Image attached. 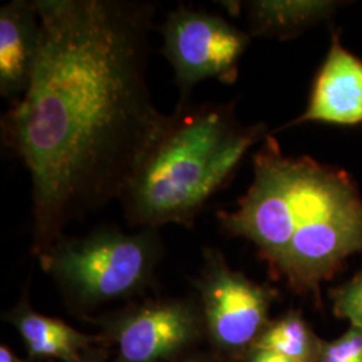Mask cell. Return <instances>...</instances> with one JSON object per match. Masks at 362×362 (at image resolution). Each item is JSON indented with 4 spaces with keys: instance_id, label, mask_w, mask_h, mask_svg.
Wrapping results in <instances>:
<instances>
[{
    "instance_id": "cell-1",
    "label": "cell",
    "mask_w": 362,
    "mask_h": 362,
    "mask_svg": "<svg viewBox=\"0 0 362 362\" xmlns=\"http://www.w3.org/2000/svg\"><path fill=\"white\" fill-rule=\"evenodd\" d=\"M30 85L1 119L33 185L34 251L73 220L119 200L167 115L146 79L155 7L128 0H37Z\"/></svg>"
},
{
    "instance_id": "cell-2",
    "label": "cell",
    "mask_w": 362,
    "mask_h": 362,
    "mask_svg": "<svg viewBox=\"0 0 362 362\" xmlns=\"http://www.w3.org/2000/svg\"><path fill=\"white\" fill-rule=\"evenodd\" d=\"M233 107L189 103L167 115L119 196L129 226L192 227L250 148L269 137L263 124H240Z\"/></svg>"
},
{
    "instance_id": "cell-3",
    "label": "cell",
    "mask_w": 362,
    "mask_h": 362,
    "mask_svg": "<svg viewBox=\"0 0 362 362\" xmlns=\"http://www.w3.org/2000/svg\"><path fill=\"white\" fill-rule=\"evenodd\" d=\"M297 230L275 274L298 293H318L354 254H362V197L349 175L315 161Z\"/></svg>"
},
{
    "instance_id": "cell-4",
    "label": "cell",
    "mask_w": 362,
    "mask_h": 362,
    "mask_svg": "<svg viewBox=\"0 0 362 362\" xmlns=\"http://www.w3.org/2000/svg\"><path fill=\"white\" fill-rule=\"evenodd\" d=\"M160 254L157 228L127 233L101 227L82 238L59 236L40 254V262L67 299L86 308L143 290Z\"/></svg>"
},
{
    "instance_id": "cell-5",
    "label": "cell",
    "mask_w": 362,
    "mask_h": 362,
    "mask_svg": "<svg viewBox=\"0 0 362 362\" xmlns=\"http://www.w3.org/2000/svg\"><path fill=\"white\" fill-rule=\"evenodd\" d=\"M309 163L310 157L284 155L269 134L254 156V181L246 194L233 212H218L221 228L252 242L274 272L296 233Z\"/></svg>"
},
{
    "instance_id": "cell-6",
    "label": "cell",
    "mask_w": 362,
    "mask_h": 362,
    "mask_svg": "<svg viewBox=\"0 0 362 362\" xmlns=\"http://www.w3.org/2000/svg\"><path fill=\"white\" fill-rule=\"evenodd\" d=\"M161 52L168 59L179 89L176 106L189 104L194 86L207 79L231 85L251 35L218 13L179 6L161 26Z\"/></svg>"
},
{
    "instance_id": "cell-7",
    "label": "cell",
    "mask_w": 362,
    "mask_h": 362,
    "mask_svg": "<svg viewBox=\"0 0 362 362\" xmlns=\"http://www.w3.org/2000/svg\"><path fill=\"white\" fill-rule=\"evenodd\" d=\"M211 336L223 349L250 351L270 324L275 291L233 270L221 252L206 251V266L196 282Z\"/></svg>"
},
{
    "instance_id": "cell-8",
    "label": "cell",
    "mask_w": 362,
    "mask_h": 362,
    "mask_svg": "<svg viewBox=\"0 0 362 362\" xmlns=\"http://www.w3.org/2000/svg\"><path fill=\"white\" fill-rule=\"evenodd\" d=\"M194 327L191 305L180 300L148 303L121 324L119 356L124 362H158L188 344Z\"/></svg>"
},
{
    "instance_id": "cell-9",
    "label": "cell",
    "mask_w": 362,
    "mask_h": 362,
    "mask_svg": "<svg viewBox=\"0 0 362 362\" xmlns=\"http://www.w3.org/2000/svg\"><path fill=\"white\" fill-rule=\"evenodd\" d=\"M303 122L362 125V59L348 52L337 37L314 78L305 112L291 125Z\"/></svg>"
},
{
    "instance_id": "cell-10",
    "label": "cell",
    "mask_w": 362,
    "mask_h": 362,
    "mask_svg": "<svg viewBox=\"0 0 362 362\" xmlns=\"http://www.w3.org/2000/svg\"><path fill=\"white\" fill-rule=\"evenodd\" d=\"M40 47L37 0H13L0 8V94L10 104L27 90Z\"/></svg>"
},
{
    "instance_id": "cell-11",
    "label": "cell",
    "mask_w": 362,
    "mask_h": 362,
    "mask_svg": "<svg viewBox=\"0 0 362 362\" xmlns=\"http://www.w3.org/2000/svg\"><path fill=\"white\" fill-rule=\"evenodd\" d=\"M337 1L255 0L247 3L251 37L290 39L330 16Z\"/></svg>"
},
{
    "instance_id": "cell-12",
    "label": "cell",
    "mask_w": 362,
    "mask_h": 362,
    "mask_svg": "<svg viewBox=\"0 0 362 362\" xmlns=\"http://www.w3.org/2000/svg\"><path fill=\"white\" fill-rule=\"evenodd\" d=\"M10 320L23 337L30 353L37 357L77 362L78 350L90 339L59 320L30 310L26 302L13 310Z\"/></svg>"
},
{
    "instance_id": "cell-13",
    "label": "cell",
    "mask_w": 362,
    "mask_h": 362,
    "mask_svg": "<svg viewBox=\"0 0 362 362\" xmlns=\"http://www.w3.org/2000/svg\"><path fill=\"white\" fill-rule=\"evenodd\" d=\"M324 339L311 330L305 318L291 311L270 322L252 349L272 350L298 362H315Z\"/></svg>"
},
{
    "instance_id": "cell-14",
    "label": "cell",
    "mask_w": 362,
    "mask_h": 362,
    "mask_svg": "<svg viewBox=\"0 0 362 362\" xmlns=\"http://www.w3.org/2000/svg\"><path fill=\"white\" fill-rule=\"evenodd\" d=\"M332 299L338 320L362 329V269L346 284L333 290Z\"/></svg>"
},
{
    "instance_id": "cell-15",
    "label": "cell",
    "mask_w": 362,
    "mask_h": 362,
    "mask_svg": "<svg viewBox=\"0 0 362 362\" xmlns=\"http://www.w3.org/2000/svg\"><path fill=\"white\" fill-rule=\"evenodd\" d=\"M315 362H362V329H349L333 341H324Z\"/></svg>"
},
{
    "instance_id": "cell-16",
    "label": "cell",
    "mask_w": 362,
    "mask_h": 362,
    "mask_svg": "<svg viewBox=\"0 0 362 362\" xmlns=\"http://www.w3.org/2000/svg\"><path fill=\"white\" fill-rule=\"evenodd\" d=\"M248 361L250 362H298L275 353L272 350L251 349L248 351Z\"/></svg>"
},
{
    "instance_id": "cell-17",
    "label": "cell",
    "mask_w": 362,
    "mask_h": 362,
    "mask_svg": "<svg viewBox=\"0 0 362 362\" xmlns=\"http://www.w3.org/2000/svg\"><path fill=\"white\" fill-rule=\"evenodd\" d=\"M0 362H25L21 360L18 356H15L7 346L1 345L0 348Z\"/></svg>"
},
{
    "instance_id": "cell-18",
    "label": "cell",
    "mask_w": 362,
    "mask_h": 362,
    "mask_svg": "<svg viewBox=\"0 0 362 362\" xmlns=\"http://www.w3.org/2000/svg\"><path fill=\"white\" fill-rule=\"evenodd\" d=\"M77 362H79V361H77Z\"/></svg>"
}]
</instances>
